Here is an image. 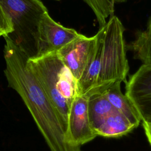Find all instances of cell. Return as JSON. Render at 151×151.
<instances>
[{
  "instance_id": "6da1fadb",
  "label": "cell",
  "mask_w": 151,
  "mask_h": 151,
  "mask_svg": "<svg viewBox=\"0 0 151 151\" xmlns=\"http://www.w3.org/2000/svg\"><path fill=\"white\" fill-rule=\"evenodd\" d=\"M4 56L8 86L21 97L50 151H81L68 143L60 119L38 80L27 64L28 57L7 36Z\"/></svg>"
},
{
  "instance_id": "7a4b0ae2",
  "label": "cell",
  "mask_w": 151,
  "mask_h": 151,
  "mask_svg": "<svg viewBox=\"0 0 151 151\" xmlns=\"http://www.w3.org/2000/svg\"><path fill=\"white\" fill-rule=\"evenodd\" d=\"M14 31L7 36L29 58L36 57L40 22L47 8L40 0H0Z\"/></svg>"
},
{
  "instance_id": "3957f363",
  "label": "cell",
  "mask_w": 151,
  "mask_h": 151,
  "mask_svg": "<svg viewBox=\"0 0 151 151\" xmlns=\"http://www.w3.org/2000/svg\"><path fill=\"white\" fill-rule=\"evenodd\" d=\"M124 31V28L119 18L116 15L110 16L104 26L100 70L97 85L94 88L117 81H127L129 67Z\"/></svg>"
},
{
  "instance_id": "277c9868",
  "label": "cell",
  "mask_w": 151,
  "mask_h": 151,
  "mask_svg": "<svg viewBox=\"0 0 151 151\" xmlns=\"http://www.w3.org/2000/svg\"><path fill=\"white\" fill-rule=\"evenodd\" d=\"M27 64L54 108L66 137L69 106L61 96L59 88L60 76L65 64L58 52H54L40 57L28 58Z\"/></svg>"
},
{
  "instance_id": "5b68a950",
  "label": "cell",
  "mask_w": 151,
  "mask_h": 151,
  "mask_svg": "<svg viewBox=\"0 0 151 151\" xmlns=\"http://www.w3.org/2000/svg\"><path fill=\"white\" fill-rule=\"evenodd\" d=\"M97 136L89 119L88 96L79 94L74 99L69 109L67 141L71 145L81 146Z\"/></svg>"
},
{
  "instance_id": "8992f818",
  "label": "cell",
  "mask_w": 151,
  "mask_h": 151,
  "mask_svg": "<svg viewBox=\"0 0 151 151\" xmlns=\"http://www.w3.org/2000/svg\"><path fill=\"white\" fill-rule=\"evenodd\" d=\"M79 35L80 33L75 29L66 28L55 22L48 12H46L42 15L38 27L36 57L58 52Z\"/></svg>"
},
{
  "instance_id": "52a82bcc",
  "label": "cell",
  "mask_w": 151,
  "mask_h": 151,
  "mask_svg": "<svg viewBox=\"0 0 151 151\" xmlns=\"http://www.w3.org/2000/svg\"><path fill=\"white\" fill-rule=\"evenodd\" d=\"M125 94L142 122H151V63L142 64L126 82Z\"/></svg>"
},
{
  "instance_id": "ba28073f",
  "label": "cell",
  "mask_w": 151,
  "mask_h": 151,
  "mask_svg": "<svg viewBox=\"0 0 151 151\" xmlns=\"http://www.w3.org/2000/svg\"><path fill=\"white\" fill-rule=\"evenodd\" d=\"M97 40V32L90 37L80 34L57 52L78 81L94 53Z\"/></svg>"
},
{
  "instance_id": "9c48e42d",
  "label": "cell",
  "mask_w": 151,
  "mask_h": 151,
  "mask_svg": "<svg viewBox=\"0 0 151 151\" xmlns=\"http://www.w3.org/2000/svg\"><path fill=\"white\" fill-rule=\"evenodd\" d=\"M120 81H114L90 91L102 93L114 109L124 115L135 127H137L142 121L141 119L131 101L126 94L122 93L120 89Z\"/></svg>"
},
{
  "instance_id": "30bf717a",
  "label": "cell",
  "mask_w": 151,
  "mask_h": 151,
  "mask_svg": "<svg viewBox=\"0 0 151 151\" xmlns=\"http://www.w3.org/2000/svg\"><path fill=\"white\" fill-rule=\"evenodd\" d=\"M104 26L99 28L97 32L98 40L94 53L78 81L79 94H86L97 85L100 70Z\"/></svg>"
},
{
  "instance_id": "8fae6325",
  "label": "cell",
  "mask_w": 151,
  "mask_h": 151,
  "mask_svg": "<svg viewBox=\"0 0 151 151\" xmlns=\"http://www.w3.org/2000/svg\"><path fill=\"white\" fill-rule=\"evenodd\" d=\"M86 95L90 124L96 132L107 117L116 110L102 93L90 91Z\"/></svg>"
},
{
  "instance_id": "7c38bea8",
  "label": "cell",
  "mask_w": 151,
  "mask_h": 151,
  "mask_svg": "<svg viewBox=\"0 0 151 151\" xmlns=\"http://www.w3.org/2000/svg\"><path fill=\"white\" fill-rule=\"evenodd\" d=\"M135 126L117 111L111 114L97 129V136L106 137H119L133 130Z\"/></svg>"
},
{
  "instance_id": "4fadbf2b",
  "label": "cell",
  "mask_w": 151,
  "mask_h": 151,
  "mask_svg": "<svg viewBox=\"0 0 151 151\" xmlns=\"http://www.w3.org/2000/svg\"><path fill=\"white\" fill-rule=\"evenodd\" d=\"M126 48L132 51L134 58L141 61L143 64L151 63V16L146 29L136 32L135 39L126 45Z\"/></svg>"
},
{
  "instance_id": "5bb4252c",
  "label": "cell",
  "mask_w": 151,
  "mask_h": 151,
  "mask_svg": "<svg viewBox=\"0 0 151 151\" xmlns=\"http://www.w3.org/2000/svg\"><path fill=\"white\" fill-rule=\"evenodd\" d=\"M94 14L99 27H102L107 23V18L113 15V0H83Z\"/></svg>"
},
{
  "instance_id": "9a60e30c",
  "label": "cell",
  "mask_w": 151,
  "mask_h": 151,
  "mask_svg": "<svg viewBox=\"0 0 151 151\" xmlns=\"http://www.w3.org/2000/svg\"><path fill=\"white\" fill-rule=\"evenodd\" d=\"M13 31L11 21L0 5V37L8 35Z\"/></svg>"
},
{
  "instance_id": "2e32d148",
  "label": "cell",
  "mask_w": 151,
  "mask_h": 151,
  "mask_svg": "<svg viewBox=\"0 0 151 151\" xmlns=\"http://www.w3.org/2000/svg\"><path fill=\"white\" fill-rule=\"evenodd\" d=\"M142 126L143 127L147 140L151 146V122H142Z\"/></svg>"
},
{
  "instance_id": "e0dca14e",
  "label": "cell",
  "mask_w": 151,
  "mask_h": 151,
  "mask_svg": "<svg viewBox=\"0 0 151 151\" xmlns=\"http://www.w3.org/2000/svg\"><path fill=\"white\" fill-rule=\"evenodd\" d=\"M114 3L117 2V3H120V2H126L127 0H113Z\"/></svg>"
},
{
  "instance_id": "ac0fdd59",
  "label": "cell",
  "mask_w": 151,
  "mask_h": 151,
  "mask_svg": "<svg viewBox=\"0 0 151 151\" xmlns=\"http://www.w3.org/2000/svg\"><path fill=\"white\" fill-rule=\"evenodd\" d=\"M55 1H59V0H55Z\"/></svg>"
}]
</instances>
